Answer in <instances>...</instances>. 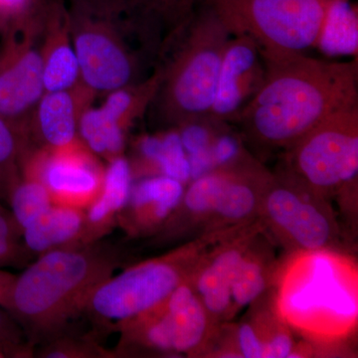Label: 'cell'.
Returning a JSON list of instances; mask_svg holds the SVG:
<instances>
[{"label":"cell","mask_w":358,"mask_h":358,"mask_svg":"<svg viewBox=\"0 0 358 358\" xmlns=\"http://www.w3.org/2000/svg\"><path fill=\"white\" fill-rule=\"evenodd\" d=\"M262 55V86L235 121L256 145L287 150L334 113L358 105L357 60Z\"/></svg>","instance_id":"1"},{"label":"cell","mask_w":358,"mask_h":358,"mask_svg":"<svg viewBox=\"0 0 358 358\" xmlns=\"http://www.w3.org/2000/svg\"><path fill=\"white\" fill-rule=\"evenodd\" d=\"M171 58L159 69V88L152 103L169 126L207 121L215 99L221 62L232 36L210 6L199 1L174 29Z\"/></svg>","instance_id":"2"},{"label":"cell","mask_w":358,"mask_h":358,"mask_svg":"<svg viewBox=\"0 0 358 358\" xmlns=\"http://www.w3.org/2000/svg\"><path fill=\"white\" fill-rule=\"evenodd\" d=\"M114 259L91 248L46 252L14 279L8 308L32 333H56L86 308L96 287L110 277Z\"/></svg>","instance_id":"3"},{"label":"cell","mask_w":358,"mask_h":358,"mask_svg":"<svg viewBox=\"0 0 358 358\" xmlns=\"http://www.w3.org/2000/svg\"><path fill=\"white\" fill-rule=\"evenodd\" d=\"M231 34L247 35L263 54L306 53L317 45L324 20L320 0H199Z\"/></svg>","instance_id":"4"},{"label":"cell","mask_w":358,"mask_h":358,"mask_svg":"<svg viewBox=\"0 0 358 358\" xmlns=\"http://www.w3.org/2000/svg\"><path fill=\"white\" fill-rule=\"evenodd\" d=\"M289 180L327 193L357 180L358 105L334 113L287 148Z\"/></svg>","instance_id":"5"},{"label":"cell","mask_w":358,"mask_h":358,"mask_svg":"<svg viewBox=\"0 0 358 358\" xmlns=\"http://www.w3.org/2000/svg\"><path fill=\"white\" fill-rule=\"evenodd\" d=\"M82 83L95 95L138 83V62L121 28L106 13L78 1L68 13Z\"/></svg>","instance_id":"6"},{"label":"cell","mask_w":358,"mask_h":358,"mask_svg":"<svg viewBox=\"0 0 358 358\" xmlns=\"http://www.w3.org/2000/svg\"><path fill=\"white\" fill-rule=\"evenodd\" d=\"M179 257L148 261L108 278L90 296L86 308L103 320L124 324L162 306L185 281Z\"/></svg>","instance_id":"7"},{"label":"cell","mask_w":358,"mask_h":358,"mask_svg":"<svg viewBox=\"0 0 358 358\" xmlns=\"http://www.w3.org/2000/svg\"><path fill=\"white\" fill-rule=\"evenodd\" d=\"M6 31L0 51V117L26 128V119L45 93L41 53L31 23L20 20Z\"/></svg>","instance_id":"8"},{"label":"cell","mask_w":358,"mask_h":358,"mask_svg":"<svg viewBox=\"0 0 358 358\" xmlns=\"http://www.w3.org/2000/svg\"><path fill=\"white\" fill-rule=\"evenodd\" d=\"M105 171L81 141L59 150L43 148L28 160L25 178L48 189L54 204L89 206L102 188Z\"/></svg>","instance_id":"9"},{"label":"cell","mask_w":358,"mask_h":358,"mask_svg":"<svg viewBox=\"0 0 358 358\" xmlns=\"http://www.w3.org/2000/svg\"><path fill=\"white\" fill-rule=\"evenodd\" d=\"M208 313L189 285H179L159 308L124 326L138 329L148 346L160 352L188 353L203 343Z\"/></svg>","instance_id":"10"},{"label":"cell","mask_w":358,"mask_h":358,"mask_svg":"<svg viewBox=\"0 0 358 358\" xmlns=\"http://www.w3.org/2000/svg\"><path fill=\"white\" fill-rule=\"evenodd\" d=\"M265 74V61L258 44L247 35H232L224 51L215 99L207 121H236L262 86Z\"/></svg>","instance_id":"11"},{"label":"cell","mask_w":358,"mask_h":358,"mask_svg":"<svg viewBox=\"0 0 358 358\" xmlns=\"http://www.w3.org/2000/svg\"><path fill=\"white\" fill-rule=\"evenodd\" d=\"M262 199L268 219L301 249L319 251L333 239L331 217L299 192V186L293 181L282 182L271 178Z\"/></svg>","instance_id":"12"},{"label":"cell","mask_w":358,"mask_h":358,"mask_svg":"<svg viewBox=\"0 0 358 358\" xmlns=\"http://www.w3.org/2000/svg\"><path fill=\"white\" fill-rule=\"evenodd\" d=\"M95 96L82 82L72 89L45 92L31 112V124L44 148L59 150L80 140V119Z\"/></svg>","instance_id":"13"},{"label":"cell","mask_w":358,"mask_h":358,"mask_svg":"<svg viewBox=\"0 0 358 358\" xmlns=\"http://www.w3.org/2000/svg\"><path fill=\"white\" fill-rule=\"evenodd\" d=\"M40 53L45 92L63 91L81 83L79 61L71 36L68 11L54 6L47 13Z\"/></svg>","instance_id":"14"},{"label":"cell","mask_w":358,"mask_h":358,"mask_svg":"<svg viewBox=\"0 0 358 358\" xmlns=\"http://www.w3.org/2000/svg\"><path fill=\"white\" fill-rule=\"evenodd\" d=\"M183 193L182 183L169 176L143 179L131 187L126 205L129 209V219L148 227L160 223L181 203Z\"/></svg>","instance_id":"15"},{"label":"cell","mask_w":358,"mask_h":358,"mask_svg":"<svg viewBox=\"0 0 358 358\" xmlns=\"http://www.w3.org/2000/svg\"><path fill=\"white\" fill-rule=\"evenodd\" d=\"M246 252L245 244L228 247L219 252L200 273L196 280V292L208 315H222L232 305L233 280Z\"/></svg>","instance_id":"16"},{"label":"cell","mask_w":358,"mask_h":358,"mask_svg":"<svg viewBox=\"0 0 358 358\" xmlns=\"http://www.w3.org/2000/svg\"><path fill=\"white\" fill-rule=\"evenodd\" d=\"M131 180L133 171L128 159L119 155L109 160L101 192L89 205L88 213L85 215L83 234L90 227L98 234V229L107 227L115 213L124 210L131 196Z\"/></svg>","instance_id":"17"},{"label":"cell","mask_w":358,"mask_h":358,"mask_svg":"<svg viewBox=\"0 0 358 358\" xmlns=\"http://www.w3.org/2000/svg\"><path fill=\"white\" fill-rule=\"evenodd\" d=\"M84 226L85 214L81 209L53 204L41 217L23 229V236L31 251L46 253L82 238Z\"/></svg>","instance_id":"18"},{"label":"cell","mask_w":358,"mask_h":358,"mask_svg":"<svg viewBox=\"0 0 358 358\" xmlns=\"http://www.w3.org/2000/svg\"><path fill=\"white\" fill-rule=\"evenodd\" d=\"M324 20L315 47L327 55L357 53V10L350 0H320Z\"/></svg>","instance_id":"19"},{"label":"cell","mask_w":358,"mask_h":358,"mask_svg":"<svg viewBox=\"0 0 358 358\" xmlns=\"http://www.w3.org/2000/svg\"><path fill=\"white\" fill-rule=\"evenodd\" d=\"M79 138L94 155L108 160L121 155L126 131L105 114L101 107H89L81 115Z\"/></svg>","instance_id":"20"},{"label":"cell","mask_w":358,"mask_h":358,"mask_svg":"<svg viewBox=\"0 0 358 358\" xmlns=\"http://www.w3.org/2000/svg\"><path fill=\"white\" fill-rule=\"evenodd\" d=\"M11 204L14 219L24 229L41 217L54 203L48 189L40 181L25 178L14 186Z\"/></svg>","instance_id":"21"},{"label":"cell","mask_w":358,"mask_h":358,"mask_svg":"<svg viewBox=\"0 0 358 358\" xmlns=\"http://www.w3.org/2000/svg\"><path fill=\"white\" fill-rule=\"evenodd\" d=\"M267 287V275L263 264L248 251L245 253L235 273L231 288V301L236 307L243 308L255 301Z\"/></svg>","instance_id":"22"},{"label":"cell","mask_w":358,"mask_h":358,"mask_svg":"<svg viewBox=\"0 0 358 358\" xmlns=\"http://www.w3.org/2000/svg\"><path fill=\"white\" fill-rule=\"evenodd\" d=\"M25 134V128L0 117V190L16 185V164Z\"/></svg>","instance_id":"23"},{"label":"cell","mask_w":358,"mask_h":358,"mask_svg":"<svg viewBox=\"0 0 358 358\" xmlns=\"http://www.w3.org/2000/svg\"><path fill=\"white\" fill-rule=\"evenodd\" d=\"M155 164L162 171V176L176 179L181 183L189 178V162L183 152L180 138L176 134H169L162 140V148Z\"/></svg>","instance_id":"24"},{"label":"cell","mask_w":358,"mask_h":358,"mask_svg":"<svg viewBox=\"0 0 358 358\" xmlns=\"http://www.w3.org/2000/svg\"><path fill=\"white\" fill-rule=\"evenodd\" d=\"M143 2L150 10L160 14L173 22L176 29L187 20L199 0H143Z\"/></svg>","instance_id":"25"},{"label":"cell","mask_w":358,"mask_h":358,"mask_svg":"<svg viewBox=\"0 0 358 358\" xmlns=\"http://www.w3.org/2000/svg\"><path fill=\"white\" fill-rule=\"evenodd\" d=\"M240 352L246 358H264V345L257 329L252 324H242L238 329Z\"/></svg>","instance_id":"26"},{"label":"cell","mask_w":358,"mask_h":358,"mask_svg":"<svg viewBox=\"0 0 358 358\" xmlns=\"http://www.w3.org/2000/svg\"><path fill=\"white\" fill-rule=\"evenodd\" d=\"M294 352V343L288 331L280 329L275 331L266 345L264 358L291 357Z\"/></svg>","instance_id":"27"},{"label":"cell","mask_w":358,"mask_h":358,"mask_svg":"<svg viewBox=\"0 0 358 358\" xmlns=\"http://www.w3.org/2000/svg\"><path fill=\"white\" fill-rule=\"evenodd\" d=\"M29 2L30 0H0V26L6 29L11 23L23 18Z\"/></svg>","instance_id":"28"},{"label":"cell","mask_w":358,"mask_h":358,"mask_svg":"<svg viewBox=\"0 0 358 358\" xmlns=\"http://www.w3.org/2000/svg\"><path fill=\"white\" fill-rule=\"evenodd\" d=\"M13 246V230L10 222L0 210V263L8 256Z\"/></svg>","instance_id":"29"},{"label":"cell","mask_w":358,"mask_h":358,"mask_svg":"<svg viewBox=\"0 0 358 358\" xmlns=\"http://www.w3.org/2000/svg\"><path fill=\"white\" fill-rule=\"evenodd\" d=\"M13 278L0 274V303L6 306V307H8L9 296H10L11 287H13Z\"/></svg>","instance_id":"30"},{"label":"cell","mask_w":358,"mask_h":358,"mask_svg":"<svg viewBox=\"0 0 358 358\" xmlns=\"http://www.w3.org/2000/svg\"><path fill=\"white\" fill-rule=\"evenodd\" d=\"M2 324V313H0V326H1Z\"/></svg>","instance_id":"31"}]
</instances>
